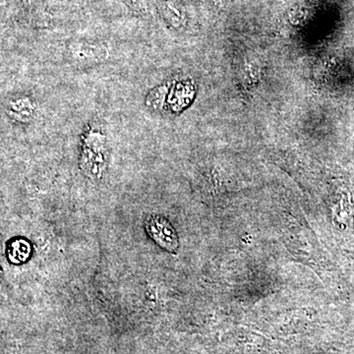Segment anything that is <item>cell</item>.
<instances>
[{
	"instance_id": "3957f363",
	"label": "cell",
	"mask_w": 354,
	"mask_h": 354,
	"mask_svg": "<svg viewBox=\"0 0 354 354\" xmlns=\"http://www.w3.org/2000/svg\"><path fill=\"white\" fill-rule=\"evenodd\" d=\"M147 232L158 245L167 250H176L178 246L176 232L171 223L162 216H152L147 220Z\"/></svg>"
},
{
	"instance_id": "7a4b0ae2",
	"label": "cell",
	"mask_w": 354,
	"mask_h": 354,
	"mask_svg": "<svg viewBox=\"0 0 354 354\" xmlns=\"http://www.w3.org/2000/svg\"><path fill=\"white\" fill-rule=\"evenodd\" d=\"M67 57L79 67H91L104 64L109 57V50L106 44L74 41L67 46Z\"/></svg>"
},
{
	"instance_id": "5b68a950",
	"label": "cell",
	"mask_w": 354,
	"mask_h": 354,
	"mask_svg": "<svg viewBox=\"0 0 354 354\" xmlns=\"http://www.w3.org/2000/svg\"><path fill=\"white\" fill-rule=\"evenodd\" d=\"M135 12L146 15L150 10V0H123Z\"/></svg>"
},
{
	"instance_id": "6da1fadb",
	"label": "cell",
	"mask_w": 354,
	"mask_h": 354,
	"mask_svg": "<svg viewBox=\"0 0 354 354\" xmlns=\"http://www.w3.org/2000/svg\"><path fill=\"white\" fill-rule=\"evenodd\" d=\"M108 141L102 132L90 129L83 137L81 167L86 174L100 178L108 167Z\"/></svg>"
},
{
	"instance_id": "277c9868",
	"label": "cell",
	"mask_w": 354,
	"mask_h": 354,
	"mask_svg": "<svg viewBox=\"0 0 354 354\" xmlns=\"http://www.w3.org/2000/svg\"><path fill=\"white\" fill-rule=\"evenodd\" d=\"M7 111L15 120L28 121L34 114L35 106L29 99H18L9 102Z\"/></svg>"
}]
</instances>
